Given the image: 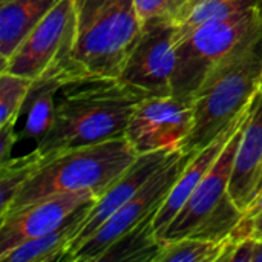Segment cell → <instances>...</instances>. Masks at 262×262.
Returning a JSON list of instances; mask_svg holds the SVG:
<instances>
[{"label":"cell","instance_id":"6da1fadb","mask_svg":"<svg viewBox=\"0 0 262 262\" xmlns=\"http://www.w3.org/2000/svg\"><path fill=\"white\" fill-rule=\"evenodd\" d=\"M144 91L114 77H83L63 84L57 94L52 127L37 144L45 157L126 138L127 123Z\"/></svg>","mask_w":262,"mask_h":262},{"label":"cell","instance_id":"7a4b0ae2","mask_svg":"<svg viewBox=\"0 0 262 262\" xmlns=\"http://www.w3.org/2000/svg\"><path fill=\"white\" fill-rule=\"evenodd\" d=\"M262 78V37L215 66L196 91L193 127L181 152L196 154L215 141L258 94Z\"/></svg>","mask_w":262,"mask_h":262},{"label":"cell","instance_id":"3957f363","mask_svg":"<svg viewBox=\"0 0 262 262\" xmlns=\"http://www.w3.org/2000/svg\"><path fill=\"white\" fill-rule=\"evenodd\" d=\"M138 158L126 138L75 147L46 158V163L20 189L0 218L41 198L91 192L101 196Z\"/></svg>","mask_w":262,"mask_h":262},{"label":"cell","instance_id":"277c9868","mask_svg":"<svg viewBox=\"0 0 262 262\" xmlns=\"http://www.w3.org/2000/svg\"><path fill=\"white\" fill-rule=\"evenodd\" d=\"M72 61L83 77H120L143 35L134 0H74Z\"/></svg>","mask_w":262,"mask_h":262},{"label":"cell","instance_id":"5b68a950","mask_svg":"<svg viewBox=\"0 0 262 262\" xmlns=\"http://www.w3.org/2000/svg\"><path fill=\"white\" fill-rule=\"evenodd\" d=\"M246 121L232 135L212 169L170 223L161 238V244L184 238L223 243L246 216L235 204L229 192L235 155Z\"/></svg>","mask_w":262,"mask_h":262},{"label":"cell","instance_id":"8992f818","mask_svg":"<svg viewBox=\"0 0 262 262\" xmlns=\"http://www.w3.org/2000/svg\"><path fill=\"white\" fill-rule=\"evenodd\" d=\"M261 37L262 6L198 26L177 45L173 94L192 97L215 66Z\"/></svg>","mask_w":262,"mask_h":262},{"label":"cell","instance_id":"52a82bcc","mask_svg":"<svg viewBox=\"0 0 262 262\" xmlns=\"http://www.w3.org/2000/svg\"><path fill=\"white\" fill-rule=\"evenodd\" d=\"M75 25L74 0H60L17 51L2 63V71L31 80L46 74H68L74 80L81 78L72 61Z\"/></svg>","mask_w":262,"mask_h":262},{"label":"cell","instance_id":"ba28073f","mask_svg":"<svg viewBox=\"0 0 262 262\" xmlns=\"http://www.w3.org/2000/svg\"><path fill=\"white\" fill-rule=\"evenodd\" d=\"M195 154L175 150L172 158L143 186V189L109 216L69 258L68 262H98L100 256L120 238L147 218L155 216L172 186Z\"/></svg>","mask_w":262,"mask_h":262},{"label":"cell","instance_id":"9c48e42d","mask_svg":"<svg viewBox=\"0 0 262 262\" xmlns=\"http://www.w3.org/2000/svg\"><path fill=\"white\" fill-rule=\"evenodd\" d=\"M192 127V97L149 95L132 112L126 140L138 155L161 149H180Z\"/></svg>","mask_w":262,"mask_h":262},{"label":"cell","instance_id":"30bf717a","mask_svg":"<svg viewBox=\"0 0 262 262\" xmlns=\"http://www.w3.org/2000/svg\"><path fill=\"white\" fill-rule=\"evenodd\" d=\"M175 69V23L157 21L143 28V35L118 78L147 95H172Z\"/></svg>","mask_w":262,"mask_h":262},{"label":"cell","instance_id":"8fae6325","mask_svg":"<svg viewBox=\"0 0 262 262\" xmlns=\"http://www.w3.org/2000/svg\"><path fill=\"white\" fill-rule=\"evenodd\" d=\"M97 200L91 192H69L41 198L0 218V255L61 226L78 207Z\"/></svg>","mask_w":262,"mask_h":262},{"label":"cell","instance_id":"7c38bea8","mask_svg":"<svg viewBox=\"0 0 262 262\" xmlns=\"http://www.w3.org/2000/svg\"><path fill=\"white\" fill-rule=\"evenodd\" d=\"M178 149H161L149 154L138 155L135 163L101 195L97 198L95 204L89 210L84 226L77 235V238L71 243L69 252L64 258H68L109 218L112 216L123 204H126L130 198H134L143 186L172 158Z\"/></svg>","mask_w":262,"mask_h":262},{"label":"cell","instance_id":"4fadbf2b","mask_svg":"<svg viewBox=\"0 0 262 262\" xmlns=\"http://www.w3.org/2000/svg\"><path fill=\"white\" fill-rule=\"evenodd\" d=\"M229 192L247 215L262 195V92L253 97L250 114L235 155Z\"/></svg>","mask_w":262,"mask_h":262},{"label":"cell","instance_id":"5bb4252c","mask_svg":"<svg viewBox=\"0 0 262 262\" xmlns=\"http://www.w3.org/2000/svg\"><path fill=\"white\" fill-rule=\"evenodd\" d=\"M250 104L236 117V120L229 126V129H226L215 141H212L209 146H206L204 149H201L200 152H196L193 155V158L187 163V166L184 167V170L181 172V175L172 186L169 195L166 196L164 203L161 204V207L157 212L155 220H154V232L160 243H161L164 232L170 226V223L175 220V216L180 213V210L189 201L190 195L195 192L198 184L203 181V178L212 169V166L215 164V161L224 150V147L229 143V140L232 138V135L247 120V117L250 114Z\"/></svg>","mask_w":262,"mask_h":262},{"label":"cell","instance_id":"9a60e30c","mask_svg":"<svg viewBox=\"0 0 262 262\" xmlns=\"http://www.w3.org/2000/svg\"><path fill=\"white\" fill-rule=\"evenodd\" d=\"M97 200H92L78 207L61 226L35 239L26 241L5 255H0L2 262H61L64 261L71 243L77 238L84 226L86 216Z\"/></svg>","mask_w":262,"mask_h":262},{"label":"cell","instance_id":"2e32d148","mask_svg":"<svg viewBox=\"0 0 262 262\" xmlns=\"http://www.w3.org/2000/svg\"><path fill=\"white\" fill-rule=\"evenodd\" d=\"M60 0L0 2V58L5 63Z\"/></svg>","mask_w":262,"mask_h":262},{"label":"cell","instance_id":"e0dca14e","mask_svg":"<svg viewBox=\"0 0 262 262\" xmlns=\"http://www.w3.org/2000/svg\"><path fill=\"white\" fill-rule=\"evenodd\" d=\"M72 80L74 78L68 74H46L34 80L23 106L26 123L18 134L20 140H35L38 144L45 138L55 118L57 94L63 84Z\"/></svg>","mask_w":262,"mask_h":262},{"label":"cell","instance_id":"ac0fdd59","mask_svg":"<svg viewBox=\"0 0 262 262\" xmlns=\"http://www.w3.org/2000/svg\"><path fill=\"white\" fill-rule=\"evenodd\" d=\"M262 0H200L187 8L175 21V45L198 26L220 18H229L252 8H261Z\"/></svg>","mask_w":262,"mask_h":262},{"label":"cell","instance_id":"d6986e66","mask_svg":"<svg viewBox=\"0 0 262 262\" xmlns=\"http://www.w3.org/2000/svg\"><path fill=\"white\" fill-rule=\"evenodd\" d=\"M46 163V158L34 149L31 154L9 158L0 163V215L6 212L20 189Z\"/></svg>","mask_w":262,"mask_h":262},{"label":"cell","instance_id":"ffe728a7","mask_svg":"<svg viewBox=\"0 0 262 262\" xmlns=\"http://www.w3.org/2000/svg\"><path fill=\"white\" fill-rule=\"evenodd\" d=\"M224 249L223 243L184 238L164 243L157 262H218Z\"/></svg>","mask_w":262,"mask_h":262},{"label":"cell","instance_id":"44dd1931","mask_svg":"<svg viewBox=\"0 0 262 262\" xmlns=\"http://www.w3.org/2000/svg\"><path fill=\"white\" fill-rule=\"evenodd\" d=\"M32 83L34 80L28 77L6 71L0 72V127L15 126Z\"/></svg>","mask_w":262,"mask_h":262},{"label":"cell","instance_id":"7402d4cb","mask_svg":"<svg viewBox=\"0 0 262 262\" xmlns=\"http://www.w3.org/2000/svg\"><path fill=\"white\" fill-rule=\"evenodd\" d=\"M143 28L157 21H177L186 0H134Z\"/></svg>","mask_w":262,"mask_h":262},{"label":"cell","instance_id":"603a6c76","mask_svg":"<svg viewBox=\"0 0 262 262\" xmlns=\"http://www.w3.org/2000/svg\"><path fill=\"white\" fill-rule=\"evenodd\" d=\"M256 241L255 236L239 241H224V249L218 262H253Z\"/></svg>","mask_w":262,"mask_h":262},{"label":"cell","instance_id":"cb8c5ba5","mask_svg":"<svg viewBox=\"0 0 262 262\" xmlns=\"http://www.w3.org/2000/svg\"><path fill=\"white\" fill-rule=\"evenodd\" d=\"M14 124H6L0 127V163L11 158V152L14 144L20 140L18 134L14 130Z\"/></svg>","mask_w":262,"mask_h":262},{"label":"cell","instance_id":"d4e9b609","mask_svg":"<svg viewBox=\"0 0 262 262\" xmlns=\"http://www.w3.org/2000/svg\"><path fill=\"white\" fill-rule=\"evenodd\" d=\"M252 218H253V236L259 239L262 238V209H259Z\"/></svg>","mask_w":262,"mask_h":262},{"label":"cell","instance_id":"484cf974","mask_svg":"<svg viewBox=\"0 0 262 262\" xmlns=\"http://www.w3.org/2000/svg\"><path fill=\"white\" fill-rule=\"evenodd\" d=\"M253 262H262V238L256 241V247H255V256Z\"/></svg>","mask_w":262,"mask_h":262},{"label":"cell","instance_id":"4316f807","mask_svg":"<svg viewBox=\"0 0 262 262\" xmlns=\"http://www.w3.org/2000/svg\"><path fill=\"white\" fill-rule=\"evenodd\" d=\"M259 209H262V195L259 196V200L256 201V204H255V207L252 209V212H250V213H247L246 216H253V215H255V213H256Z\"/></svg>","mask_w":262,"mask_h":262},{"label":"cell","instance_id":"83f0119b","mask_svg":"<svg viewBox=\"0 0 262 262\" xmlns=\"http://www.w3.org/2000/svg\"><path fill=\"white\" fill-rule=\"evenodd\" d=\"M198 2H200V0H186V6H184V9H183V12H184V11H186L187 8H190L192 5H195V3H198ZM183 12H181V14H183ZM181 14H180V15H181Z\"/></svg>","mask_w":262,"mask_h":262},{"label":"cell","instance_id":"f1b7e54d","mask_svg":"<svg viewBox=\"0 0 262 262\" xmlns=\"http://www.w3.org/2000/svg\"><path fill=\"white\" fill-rule=\"evenodd\" d=\"M259 92H262V78H261V86H259Z\"/></svg>","mask_w":262,"mask_h":262},{"label":"cell","instance_id":"f546056e","mask_svg":"<svg viewBox=\"0 0 262 262\" xmlns=\"http://www.w3.org/2000/svg\"><path fill=\"white\" fill-rule=\"evenodd\" d=\"M0 2H5V0H0Z\"/></svg>","mask_w":262,"mask_h":262}]
</instances>
